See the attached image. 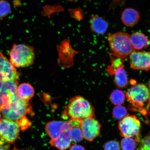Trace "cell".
Masks as SVG:
<instances>
[{
	"label": "cell",
	"mask_w": 150,
	"mask_h": 150,
	"mask_svg": "<svg viewBox=\"0 0 150 150\" xmlns=\"http://www.w3.org/2000/svg\"><path fill=\"white\" fill-rule=\"evenodd\" d=\"M1 111L4 119L18 123L27 115H33L29 101L20 98L17 93L11 96L8 102L2 106Z\"/></svg>",
	"instance_id": "6da1fadb"
},
{
	"label": "cell",
	"mask_w": 150,
	"mask_h": 150,
	"mask_svg": "<svg viewBox=\"0 0 150 150\" xmlns=\"http://www.w3.org/2000/svg\"><path fill=\"white\" fill-rule=\"evenodd\" d=\"M62 117L69 120L95 118V110L87 99L81 96H76L69 101Z\"/></svg>",
	"instance_id": "7a4b0ae2"
},
{
	"label": "cell",
	"mask_w": 150,
	"mask_h": 150,
	"mask_svg": "<svg viewBox=\"0 0 150 150\" xmlns=\"http://www.w3.org/2000/svg\"><path fill=\"white\" fill-rule=\"evenodd\" d=\"M110 50L114 56L125 59L134 50L131 43L130 36L127 33L119 32L108 35Z\"/></svg>",
	"instance_id": "3957f363"
},
{
	"label": "cell",
	"mask_w": 150,
	"mask_h": 150,
	"mask_svg": "<svg viewBox=\"0 0 150 150\" xmlns=\"http://www.w3.org/2000/svg\"><path fill=\"white\" fill-rule=\"evenodd\" d=\"M10 62L14 67H24L33 64L35 58L33 49L24 44H14L9 51Z\"/></svg>",
	"instance_id": "277c9868"
},
{
	"label": "cell",
	"mask_w": 150,
	"mask_h": 150,
	"mask_svg": "<svg viewBox=\"0 0 150 150\" xmlns=\"http://www.w3.org/2000/svg\"><path fill=\"white\" fill-rule=\"evenodd\" d=\"M149 92L147 86L142 83L134 84L127 91L125 96L133 106L142 109L149 100Z\"/></svg>",
	"instance_id": "5b68a950"
},
{
	"label": "cell",
	"mask_w": 150,
	"mask_h": 150,
	"mask_svg": "<svg viewBox=\"0 0 150 150\" xmlns=\"http://www.w3.org/2000/svg\"><path fill=\"white\" fill-rule=\"evenodd\" d=\"M82 119H74L67 121H52L47 124L45 131L52 139H55L65 130L73 127H80Z\"/></svg>",
	"instance_id": "8992f818"
},
{
	"label": "cell",
	"mask_w": 150,
	"mask_h": 150,
	"mask_svg": "<svg viewBox=\"0 0 150 150\" xmlns=\"http://www.w3.org/2000/svg\"><path fill=\"white\" fill-rule=\"evenodd\" d=\"M20 127L18 124L5 119L0 121V143L5 142L8 143L14 142L19 135Z\"/></svg>",
	"instance_id": "52a82bcc"
},
{
	"label": "cell",
	"mask_w": 150,
	"mask_h": 150,
	"mask_svg": "<svg viewBox=\"0 0 150 150\" xmlns=\"http://www.w3.org/2000/svg\"><path fill=\"white\" fill-rule=\"evenodd\" d=\"M141 127V122L136 116L128 115L120 122L119 127L123 137L134 138L139 134Z\"/></svg>",
	"instance_id": "ba28073f"
},
{
	"label": "cell",
	"mask_w": 150,
	"mask_h": 150,
	"mask_svg": "<svg viewBox=\"0 0 150 150\" xmlns=\"http://www.w3.org/2000/svg\"><path fill=\"white\" fill-rule=\"evenodd\" d=\"M101 125L95 118L82 119L81 126L83 138L88 141H93L100 134Z\"/></svg>",
	"instance_id": "9c48e42d"
},
{
	"label": "cell",
	"mask_w": 150,
	"mask_h": 150,
	"mask_svg": "<svg viewBox=\"0 0 150 150\" xmlns=\"http://www.w3.org/2000/svg\"><path fill=\"white\" fill-rule=\"evenodd\" d=\"M130 67L135 70H150V51L133 52L129 56Z\"/></svg>",
	"instance_id": "30bf717a"
},
{
	"label": "cell",
	"mask_w": 150,
	"mask_h": 150,
	"mask_svg": "<svg viewBox=\"0 0 150 150\" xmlns=\"http://www.w3.org/2000/svg\"><path fill=\"white\" fill-rule=\"evenodd\" d=\"M20 76L15 67L0 52V80L3 82L17 80Z\"/></svg>",
	"instance_id": "8fae6325"
},
{
	"label": "cell",
	"mask_w": 150,
	"mask_h": 150,
	"mask_svg": "<svg viewBox=\"0 0 150 150\" xmlns=\"http://www.w3.org/2000/svg\"><path fill=\"white\" fill-rule=\"evenodd\" d=\"M18 87V82L17 80L3 82L0 90V97L3 105L8 102L11 95L16 93Z\"/></svg>",
	"instance_id": "7c38bea8"
},
{
	"label": "cell",
	"mask_w": 150,
	"mask_h": 150,
	"mask_svg": "<svg viewBox=\"0 0 150 150\" xmlns=\"http://www.w3.org/2000/svg\"><path fill=\"white\" fill-rule=\"evenodd\" d=\"M139 13L132 8L125 9L122 12L121 19L124 24L127 27H132L138 23L140 19Z\"/></svg>",
	"instance_id": "4fadbf2b"
},
{
	"label": "cell",
	"mask_w": 150,
	"mask_h": 150,
	"mask_svg": "<svg viewBox=\"0 0 150 150\" xmlns=\"http://www.w3.org/2000/svg\"><path fill=\"white\" fill-rule=\"evenodd\" d=\"M71 140L70 135V129H67L55 139H51L50 144L52 146L60 150H65L71 147Z\"/></svg>",
	"instance_id": "5bb4252c"
},
{
	"label": "cell",
	"mask_w": 150,
	"mask_h": 150,
	"mask_svg": "<svg viewBox=\"0 0 150 150\" xmlns=\"http://www.w3.org/2000/svg\"><path fill=\"white\" fill-rule=\"evenodd\" d=\"M90 23L91 31L93 33L103 35L107 31L108 27V22L100 16L94 15L91 17Z\"/></svg>",
	"instance_id": "9a60e30c"
},
{
	"label": "cell",
	"mask_w": 150,
	"mask_h": 150,
	"mask_svg": "<svg viewBox=\"0 0 150 150\" xmlns=\"http://www.w3.org/2000/svg\"><path fill=\"white\" fill-rule=\"evenodd\" d=\"M132 45L135 50H139L149 46V39L144 34L140 32L132 34L130 36Z\"/></svg>",
	"instance_id": "2e32d148"
},
{
	"label": "cell",
	"mask_w": 150,
	"mask_h": 150,
	"mask_svg": "<svg viewBox=\"0 0 150 150\" xmlns=\"http://www.w3.org/2000/svg\"><path fill=\"white\" fill-rule=\"evenodd\" d=\"M114 81L117 87L120 88L127 87L128 84V79L123 65L118 68L114 74Z\"/></svg>",
	"instance_id": "e0dca14e"
},
{
	"label": "cell",
	"mask_w": 150,
	"mask_h": 150,
	"mask_svg": "<svg viewBox=\"0 0 150 150\" xmlns=\"http://www.w3.org/2000/svg\"><path fill=\"white\" fill-rule=\"evenodd\" d=\"M16 93L20 98L29 101L34 95L35 91L31 84L23 83L18 86Z\"/></svg>",
	"instance_id": "ac0fdd59"
},
{
	"label": "cell",
	"mask_w": 150,
	"mask_h": 150,
	"mask_svg": "<svg viewBox=\"0 0 150 150\" xmlns=\"http://www.w3.org/2000/svg\"><path fill=\"white\" fill-rule=\"evenodd\" d=\"M125 95L121 90L116 89L112 91L110 96L111 102L116 105L122 104L125 99Z\"/></svg>",
	"instance_id": "d6986e66"
},
{
	"label": "cell",
	"mask_w": 150,
	"mask_h": 150,
	"mask_svg": "<svg viewBox=\"0 0 150 150\" xmlns=\"http://www.w3.org/2000/svg\"><path fill=\"white\" fill-rule=\"evenodd\" d=\"M121 145L122 150H135L136 141L133 138L124 137L121 140Z\"/></svg>",
	"instance_id": "ffe728a7"
},
{
	"label": "cell",
	"mask_w": 150,
	"mask_h": 150,
	"mask_svg": "<svg viewBox=\"0 0 150 150\" xmlns=\"http://www.w3.org/2000/svg\"><path fill=\"white\" fill-rule=\"evenodd\" d=\"M70 135L71 140L74 142H79L83 138L80 127H71L70 128Z\"/></svg>",
	"instance_id": "44dd1931"
},
{
	"label": "cell",
	"mask_w": 150,
	"mask_h": 150,
	"mask_svg": "<svg viewBox=\"0 0 150 150\" xmlns=\"http://www.w3.org/2000/svg\"><path fill=\"white\" fill-rule=\"evenodd\" d=\"M112 113L114 117L119 120L122 119L127 115L126 108L121 105L114 107L112 110Z\"/></svg>",
	"instance_id": "7402d4cb"
},
{
	"label": "cell",
	"mask_w": 150,
	"mask_h": 150,
	"mask_svg": "<svg viewBox=\"0 0 150 150\" xmlns=\"http://www.w3.org/2000/svg\"><path fill=\"white\" fill-rule=\"evenodd\" d=\"M125 59L117 57V59L112 61L111 65H109L106 69L108 74L110 76H113L116 70L119 67L123 65Z\"/></svg>",
	"instance_id": "603a6c76"
},
{
	"label": "cell",
	"mask_w": 150,
	"mask_h": 150,
	"mask_svg": "<svg viewBox=\"0 0 150 150\" xmlns=\"http://www.w3.org/2000/svg\"><path fill=\"white\" fill-rule=\"evenodd\" d=\"M11 11V6L8 1L5 0L0 1V20L8 16Z\"/></svg>",
	"instance_id": "cb8c5ba5"
},
{
	"label": "cell",
	"mask_w": 150,
	"mask_h": 150,
	"mask_svg": "<svg viewBox=\"0 0 150 150\" xmlns=\"http://www.w3.org/2000/svg\"><path fill=\"white\" fill-rule=\"evenodd\" d=\"M138 150H150V134L142 139L140 144Z\"/></svg>",
	"instance_id": "d4e9b609"
},
{
	"label": "cell",
	"mask_w": 150,
	"mask_h": 150,
	"mask_svg": "<svg viewBox=\"0 0 150 150\" xmlns=\"http://www.w3.org/2000/svg\"><path fill=\"white\" fill-rule=\"evenodd\" d=\"M119 144L115 141H110L107 142L104 146V150H120Z\"/></svg>",
	"instance_id": "484cf974"
},
{
	"label": "cell",
	"mask_w": 150,
	"mask_h": 150,
	"mask_svg": "<svg viewBox=\"0 0 150 150\" xmlns=\"http://www.w3.org/2000/svg\"><path fill=\"white\" fill-rule=\"evenodd\" d=\"M69 150H85V149L83 146L80 145H76L71 146Z\"/></svg>",
	"instance_id": "4316f807"
},
{
	"label": "cell",
	"mask_w": 150,
	"mask_h": 150,
	"mask_svg": "<svg viewBox=\"0 0 150 150\" xmlns=\"http://www.w3.org/2000/svg\"><path fill=\"white\" fill-rule=\"evenodd\" d=\"M0 150H9L8 146L4 145L0 143Z\"/></svg>",
	"instance_id": "83f0119b"
},
{
	"label": "cell",
	"mask_w": 150,
	"mask_h": 150,
	"mask_svg": "<svg viewBox=\"0 0 150 150\" xmlns=\"http://www.w3.org/2000/svg\"><path fill=\"white\" fill-rule=\"evenodd\" d=\"M147 87L148 88H149V100H148V104L147 105L150 108V81L149 82V83H148Z\"/></svg>",
	"instance_id": "f1b7e54d"
},
{
	"label": "cell",
	"mask_w": 150,
	"mask_h": 150,
	"mask_svg": "<svg viewBox=\"0 0 150 150\" xmlns=\"http://www.w3.org/2000/svg\"><path fill=\"white\" fill-rule=\"evenodd\" d=\"M3 105V104L2 103V102L1 99L0 97V110H1V108Z\"/></svg>",
	"instance_id": "f546056e"
},
{
	"label": "cell",
	"mask_w": 150,
	"mask_h": 150,
	"mask_svg": "<svg viewBox=\"0 0 150 150\" xmlns=\"http://www.w3.org/2000/svg\"><path fill=\"white\" fill-rule=\"evenodd\" d=\"M1 120V110H0V121Z\"/></svg>",
	"instance_id": "4dcf8cb0"
},
{
	"label": "cell",
	"mask_w": 150,
	"mask_h": 150,
	"mask_svg": "<svg viewBox=\"0 0 150 150\" xmlns=\"http://www.w3.org/2000/svg\"><path fill=\"white\" fill-rule=\"evenodd\" d=\"M0 81H1V80H0Z\"/></svg>",
	"instance_id": "1f68e13d"
}]
</instances>
